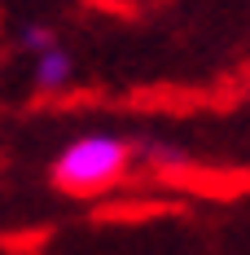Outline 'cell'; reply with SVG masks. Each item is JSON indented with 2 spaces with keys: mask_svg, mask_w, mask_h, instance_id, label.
Instances as JSON below:
<instances>
[{
  "mask_svg": "<svg viewBox=\"0 0 250 255\" xmlns=\"http://www.w3.org/2000/svg\"><path fill=\"white\" fill-rule=\"evenodd\" d=\"M127 167V145L114 136H79L75 145H66L62 158L53 163V180L62 189H75V194H92L105 189L123 176Z\"/></svg>",
  "mask_w": 250,
  "mask_h": 255,
  "instance_id": "1",
  "label": "cell"
},
{
  "mask_svg": "<svg viewBox=\"0 0 250 255\" xmlns=\"http://www.w3.org/2000/svg\"><path fill=\"white\" fill-rule=\"evenodd\" d=\"M66 75H71V57L57 49V44L35 57V79H40V88H57V84H66Z\"/></svg>",
  "mask_w": 250,
  "mask_h": 255,
  "instance_id": "2",
  "label": "cell"
},
{
  "mask_svg": "<svg viewBox=\"0 0 250 255\" xmlns=\"http://www.w3.org/2000/svg\"><path fill=\"white\" fill-rule=\"evenodd\" d=\"M22 44H31L35 53L53 49V35H49V26H26V31H22Z\"/></svg>",
  "mask_w": 250,
  "mask_h": 255,
  "instance_id": "3",
  "label": "cell"
}]
</instances>
